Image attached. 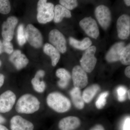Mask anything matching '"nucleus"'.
<instances>
[{
	"instance_id": "nucleus-1",
	"label": "nucleus",
	"mask_w": 130,
	"mask_h": 130,
	"mask_svg": "<svg viewBox=\"0 0 130 130\" xmlns=\"http://www.w3.org/2000/svg\"><path fill=\"white\" fill-rule=\"evenodd\" d=\"M41 105L40 100L37 97L30 93H25L16 101L15 110L20 114H32L39 111Z\"/></svg>"
},
{
	"instance_id": "nucleus-2",
	"label": "nucleus",
	"mask_w": 130,
	"mask_h": 130,
	"mask_svg": "<svg viewBox=\"0 0 130 130\" xmlns=\"http://www.w3.org/2000/svg\"><path fill=\"white\" fill-rule=\"evenodd\" d=\"M46 103L50 108L58 113L66 112L71 107L69 99L58 91H53L48 94L46 98Z\"/></svg>"
},
{
	"instance_id": "nucleus-3",
	"label": "nucleus",
	"mask_w": 130,
	"mask_h": 130,
	"mask_svg": "<svg viewBox=\"0 0 130 130\" xmlns=\"http://www.w3.org/2000/svg\"><path fill=\"white\" fill-rule=\"evenodd\" d=\"M54 6L46 0H40L37 4V19L41 24H46L52 21L54 18Z\"/></svg>"
},
{
	"instance_id": "nucleus-4",
	"label": "nucleus",
	"mask_w": 130,
	"mask_h": 130,
	"mask_svg": "<svg viewBox=\"0 0 130 130\" xmlns=\"http://www.w3.org/2000/svg\"><path fill=\"white\" fill-rule=\"evenodd\" d=\"M96 50L95 46L90 47L86 50L80 60L81 67L85 72H92L95 67L97 61L95 56Z\"/></svg>"
},
{
	"instance_id": "nucleus-5",
	"label": "nucleus",
	"mask_w": 130,
	"mask_h": 130,
	"mask_svg": "<svg viewBox=\"0 0 130 130\" xmlns=\"http://www.w3.org/2000/svg\"><path fill=\"white\" fill-rule=\"evenodd\" d=\"M17 101L16 94L13 91L7 90L0 95V113H5L10 112Z\"/></svg>"
},
{
	"instance_id": "nucleus-6",
	"label": "nucleus",
	"mask_w": 130,
	"mask_h": 130,
	"mask_svg": "<svg viewBox=\"0 0 130 130\" xmlns=\"http://www.w3.org/2000/svg\"><path fill=\"white\" fill-rule=\"evenodd\" d=\"M26 40L32 46L39 48L43 44V38L39 30L31 24H28L25 29Z\"/></svg>"
},
{
	"instance_id": "nucleus-7",
	"label": "nucleus",
	"mask_w": 130,
	"mask_h": 130,
	"mask_svg": "<svg viewBox=\"0 0 130 130\" xmlns=\"http://www.w3.org/2000/svg\"><path fill=\"white\" fill-rule=\"evenodd\" d=\"M72 78L74 88L80 90L85 88L88 83L87 73L80 66H75L73 68Z\"/></svg>"
},
{
	"instance_id": "nucleus-8",
	"label": "nucleus",
	"mask_w": 130,
	"mask_h": 130,
	"mask_svg": "<svg viewBox=\"0 0 130 130\" xmlns=\"http://www.w3.org/2000/svg\"><path fill=\"white\" fill-rule=\"evenodd\" d=\"M95 14L102 27L104 29H107L111 20V12L109 8L104 5H100L96 8Z\"/></svg>"
},
{
	"instance_id": "nucleus-9",
	"label": "nucleus",
	"mask_w": 130,
	"mask_h": 130,
	"mask_svg": "<svg viewBox=\"0 0 130 130\" xmlns=\"http://www.w3.org/2000/svg\"><path fill=\"white\" fill-rule=\"evenodd\" d=\"M49 40L53 46L64 53L67 51L66 41L64 35L57 29L51 30L49 34Z\"/></svg>"
},
{
	"instance_id": "nucleus-10",
	"label": "nucleus",
	"mask_w": 130,
	"mask_h": 130,
	"mask_svg": "<svg viewBox=\"0 0 130 130\" xmlns=\"http://www.w3.org/2000/svg\"><path fill=\"white\" fill-rule=\"evenodd\" d=\"M79 24L88 36L92 38L97 39L100 31L97 23L94 19L90 17L85 18L79 22Z\"/></svg>"
},
{
	"instance_id": "nucleus-11",
	"label": "nucleus",
	"mask_w": 130,
	"mask_h": 130,
	"mask_svg": "<svg viewBox=\"0 0 130 130\" xmlns=\"http://www.w3.org/2000/svg\"><path fill=\"white\" fill-rule=\"evenodd\" d=\"M117 31L119 37L121 40L127 39L130 34V18L127 14L120 16L117 21Z\"/></svg>"
},
{
	"instance_id": "nucleus-12",
	"label": "nucleus",
	"mask_w": 130,
	"mask_h": 130,
	"mask_svg": "<svg viewBox=\"0 0 130 130\" xmlns=\"http://www.w3.org/2000/svg\"><path fill=\"white\" fill-rule=\"evenodd\" d=\"M11 130H34L35 126L32 122L20 115L13 116L10 119Z\"/></svg>"
},
{
	"instance_id": "nucleus-13",
	"label": "nucleus",
	"mask_w": 130,
	"mask_h": 130,
	"mask_svg": "<svg viewBox=\"0 0 130 130\" xmlns=\"http://www.w3.org/2000/svg\"><path fill=\"white\" fill-rule=\"evenodd\" d=\"M18 20L14 16H10L5 21L2 26V35L4 40L10 41L12 40L14 30Z\"/></svg>"
},
{
	"instance_id": "nucleus-14",
	"label": "nucleus",
	"mask_w": 130,
	"mask_h": 130,
	"mask_svg": "<svg viewBox=\"0 0 130 130\" xmlns=\"http://www.w3.org/2000/svg\"><path fill=\"white\" fill-rule=\"evenodd\" d=\"M81 121L78 117L69 116L61 119L58 123L60 130H75L80 126Z\"/></svg>"
},
{
	"instance_id": "nucleus-15",
	"label": "nucleus",
	"mask_w": 130,
	"mask_h": 130,
	"mask_svg": "<svg viewBox=\"0 0 130 130\" xmlns=\"http://www.w3.org/2000/svg\"><path fill=\"white\" fill-rule=\"evenodd\" d=\"M9 61L18 70L25 68L29 63V60L25 55L21 53L19 50L13 51L9 58Z\"/></svg>"
},
{
	"instance_id": "nucleus-16",
	"label": "nucleus",
	"mask_w": 130,
	"mask_h": 130,
	"mask_svg": "<svg viewBox=\"0 0 130 130\" xmlns=\"http://www.w3.org/2000/svg\"><path fill=\"white\" fill-rule=\"evenodd\" d=\"M125 47V43L119 42L113 44L106 56V60L108 62H113L120 60V54Z\"/></svg>"
},
{
	"instance_id": "nucleus-17",
	"label": "nucleus",
	"mask_w": 130,
	"mask_h": 130,
	"mask_svg": "<svg viewBox=\"0 0 130 130\" xmlns=\"http://www.w3.org/2000/svg\"><path fill=\"white\" fill-rule=\"evenodd\" d=\"M56 75L60 79L58 81V86L61 88L66 89L71 78L70 73L64 68H59L56 70Z\"/></svg>"
},
{
	"instance_id": "nucleus-18",
	"label": "nucleus",
	"mask_w": 130,
	"mask_h": 130,
	"mask_svg": "<svg viewBox=\"0 0 130 130\" xmlns=\"http://www.w3.org/2000/svg\"><path fill=\"white\" fill-rule=\"evenodd\" d=\"M43 51L46 54L50 56L51 58L52 65L53 66L55 67L60 59L59 51L53 45L48 43L44 44Z\"/></svg>"
},
{
	"instance_id": "nucleus-19",
	"label": "nucleus",
	"mask_w": 130,
	"mask_h": 130,
	"mask_svg": "<svg viewBox=\"0 0 130 130\" xmlns=\"http://www.w3.org/2000/svg\"><path fill=\"white\" fill-rule=\"evenodd\" d=\"M71 16L70 11L61 5H57L54 7V20L55 23H58L61 22L64 18H70Z\"/></svg>"
},
{
	"instance_id": "nucleus-20",
	"label": "nucleus",
	"mask_w": 130,
	"mask_h": 130,
	"mask_svg": "<svg viewBox=\"0 0 130 130\" xmlns=\"http://www.w3.org/2000/svg\"><path fill=\"white\" fill-rule=\"evenodd\" d=\"M70 95L74 106L78 109H83L85 106V103L81 94V90L74 88L70 91Z\"/></svg>"
},
{
	"instance_id": "nucleus-21",
	"label": "nucleus",
	"mask_w": 130,
	"mask_h": 130,
	"mask_svg": "<svg viewBox=\"0 0 130 130\" xmlns=\"http://www.w3.org/2000/svg\"><path fill=\"white\" fill-rule=\"evenodd\" d=\"M100 89V87L96 84L92 85L84 90L82 94L85 103H88L92 101Z\"/></svg>"
},
{
	"instance_id": "nucleus-22",
	"label": "nucleus",
	"mask_w": 130,
	"mask_h": 130,
	"mask_svg": "<svg viewBox=\"0 0 130 130\" xmlns=\"http://www.w3.org/2000/svg\"><path fill=\"white\" fill-rule=\"evenodd\" d=\"M69 42L71 46L75 48L82 50L87 49L92 44V42L88 37L85 38L82 41H79L71 37L69 38Z\"/></svg>"
},
{
	"instance_id": "nucleus-23",
	"label": "nucleus",
	"mask_w": 130,
	"mask_h": 130,
	"mask_svg": "<svg viewBox=\"0 0 130 130\" xmlns=\"http://www.w3.org/2000/svg\"><path fill=\"white\" fill-rule=\"evenodd\" d=\"M31 84L33 90L37 93L41 94L44 93L46 90V83L40 78L34 77L31 79Z\"/></svg>"
},
{
	"instance_id": "nucleus-24",
	"label": "nucleus",
	"mask_w": 130,
	"mask_h": 130,
	"mask_svg": "<svg viewBox=\"0 0 130 130\" xmlns=\"http://www.w3.org/2000/svg\"><path fill=\"white\" fill-rule=\"evenodd\" d=\"M120 60L121 63L125 65L130 64V45L128 44L125 47L120 54Z\"/></svg>"
},
{
	"instance_id": "nucleus-25",
	"label": "nucleus",
	"mask_w": 130,
	"mask_h": 130,
	"mask_svg": "<svg viewBox=\"0 0 130 130\" xmlns=\"http://www.w3.org/2000/svg\"><path fill=\"white\" fill-rule=\"evenodd\" d=\"M17 38L20 46H23L26 42L25 30L23 25L20 24L19 25L17 30Z\"/></svg>"
},
{
	"instance_id": "nucleus-26",
	"label": "nucleus",
	"mask_w": 130,
	"mask_h": 130,
	"mask_svg": "<svg viewBox=\"0 0 130 130\" xmlns=\"http://www.w3.org/2000/svg\"><path fill=\"white\" fill-rule=\"evenodd\" d=\"M109 94L108 91H105L101 93L95 103L96 106L98 109H102L106 103V98Z\"/></svg>"
},
{
	"instance_id": "nucleus-27",
	"label": "nucleus",
	"mask_w": 130,
	"mask_h": 130,
	"mask_svg": "<svg viewBox=\"0 0 130 130\" xmlns=\"http://www.w3.org/2000/svg\"><path fill=\"white\" fill-rule=\"evenodd\" d=\"M60 3L62 6L68 10H72L77 7L78 3L75 0H60Z\"/></svg>"
},
{
	"instance_id": "nucleus-28",
	"label": "nucleus",
	"mask_w": 130,
	"mask_h": 130,
	"mask_svg": "<svg viewBox=\"0 0 130 130\" xmlns=\"http://www.w3.org/2000/svg\"><path fill=\"white\" fill-rule=\"evenodd\" d=\"M10 2L7 0H0V13L3 14H7L11 11Z\"/></svg>"
},
{
	"instance_id": "nucleus-29",
	"label": "nucleus",
	"mask_w": 130,
	"mask_h": 130,
	"mask_svg": "<svg viewBox=\"0 0 130 130\" xmlns=\"http://www.w3.org/2000/svg\"><path fill=\"white\" fill-rule=\"evenodd\" d=\"M4 52L11 54L13 52V46L11 42L4 40L2 42Z\"/></svg>"
},
{
	"instance_id": "nucleus-30",
	"label": "nucleus",
	"mask_w": 130,
	"mask_h": 130,
	"mask_svg": "<svg viewBox=\"0 0 130 130\" xmlns=\"http://www.w3.org/2000/svg\"><path fill=\"white\" fill-rule=\"evenodd\" d=\"M118 96V100L119 101L123 102L125 100V94H126V89L124 86H120L117 90Z\"/></svg>"
},
{
	"instance_id": "nucleus-31",
	"label": "nucleus",
	"mask_w": 130,
	"mask_h": 130,
	"mask_svg": "<svg viewBox=\"0 0 130 130\" xmlns=\"http://www.w3.org/2000/svg\"><path fill=\"white\" fill-rule=\"evenodd\" d=\"M130 118L129 117L126 119L123 125V130H130Z\"/></svg>"
},
{
	"instance_id": "nucleus-32",
	"label": "nucleus",
	"mask_w": 130,
	"mask_h": 130,
	"mask_svg": "<svg viewBox=\"0 0 130 130\" xmlns=\"http://www.w3.org/2000/svg\"><path fill=\"white\" fill-rule=\"evenodd\" d=\"M45 74V73L44 71L42 70H40L37 71L35 74V77L41 79L44 77Z\"/></svg>"
},
{
	"instance_id": "nucleus-33",
	"label": "nucleus",
	"mask_w": 130,
	"mask_h": 130,
	"mask_svg": "<svg viewBox=\"0 0 130 130\" xmlns=\"http://www.w3.org/2000/svg\"><path fill=\"white\" fill-rule=\"evenodd\" d=\"M90 130H105V129L101 125L96 124L91 128Z\"/></svg>"
},
{
	"instance_id": "nucleus-34",
	"label": "nucleus",
	"mask_w": 130,
	"mask_h": 130,
	"mask_svg": "<svg viewBox=\"0 0 130 130\" xmlns=\"http://www.w3.org/2000/svg\"><path fill=\"white\" fill-rule=\"evenodd\" d=\"M5 77L3 74L0 73V89L3 85L5 82Z\"/></svg>"
},
{
	"instance_id": "nucleus-35",
	"label": "nucleus",
	"mask_w": 130,
	"mask_h": 130,
	"mask_svg": "<svg viewBox=\"0 0 130 130\" xmlns=\"http://www.w3.org/2000/svg\"><path fill=\"white\" fill-rule=\"evenodd\" d=\"M125 74L126 77L130 78V66H128L125 70Z\"/></svg>"
},
{
	"instance_id": "nucleus-36",
	"label": "nucleus",
	"mask_w": 130,
	"mask_h": 130,
	"mask_svg": "<svg viewBox=\"0 0 130 130\" xmlns=\"http://www.w3.org/2000/svg\"><path fill=\"white\" fill-rule=\"evenodd\" d=\"M6 121V119L1 115H0V124H2L5 123Z\"/></svg>"
},
{
	"instance_id": "nucleus-37",
	"label": "nucleus",
	"mask_w": 130,
	"mask_h": 130,
	"mask_svg": "<svg viewBox=\"0 0 130 130\" xmlns=\"http://www.w3.org/2000/svg\"><path fill=\"white\" fill-rule=\"evenodd\" d=\"M4 52L2 42L0 40V54Z\"/></svg>"
},
{
	"instance_id": "nucleus-38",
	"label": "nucleus",
	"mask_w": 130,
	"mask_h": 130,
	"mask_svg": "<svg viewBox=\"0 0 130 130\" xmlns=\"http://www.w3.org/2000/svg\"><path fill=\"white\" fill-rule=\"evenodd\" d=\"M0 130H9L5 126L0 124Z\"/></svg>"
},
{
	"instance_id": "nucleus-39",
	"label": "nucleus",
	"mask_w": 130,
	"mask_h": 130,
	"mask_svg": "<svg viewBox=\"0 0 130 130\" xmlns=\"http://www.w3.org/2000/svg\"><path fill=\"white\" fill-rule=\"evenodd\" d=\"M126 5H127L128 6H130V1L129 0H125L124 1Z\"/></svg>"
},
{
	"instance_id": "nucleus-40",
	"label": "nucleus",
	"mask_w": 130,
	"mask_h": 130,
	"mask_svg": "<svg viewBox=\"0 0 130 130\" xmlns=\"http://www.w3.org/2000/svg\"><path fill=\"white\" fill-rule=\"evenodd\" d=\"M127 92H128V98H129V100H130V90H128V91H127Z\"/></svg>"
},
{
	"instance_id": "nucleus-41",
	"label": "nucleus",
	"mask_w": 130,
	"mask_h": 130,
	"mask_svg": "<svg viewBox=\"0 0 130 130\" xmlns=\"http://www.w3.org/2000/svg\"><path fill=\"white\" fill-rule=\"evenodd\" d=\"M1 60H0V67H1Z\"/></svg>"
}]
</instances>
